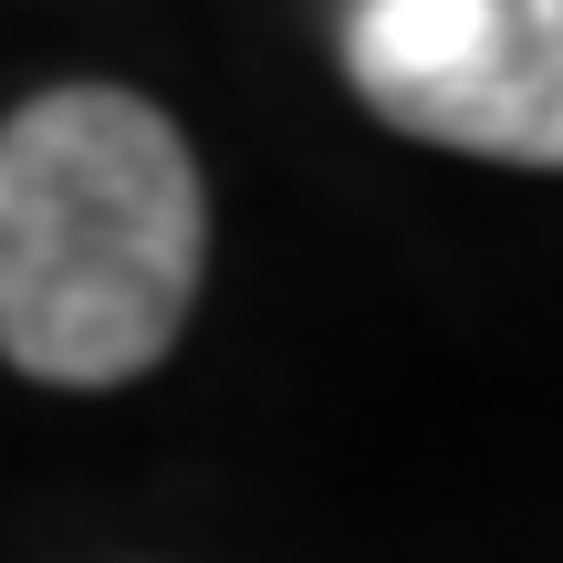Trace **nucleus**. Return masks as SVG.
Wrapping results in <instances>:
<instances>
[{
  "label": "nucleus",
  "instance_id": "obj_2",
  "mask_svg": "<svg viewBox=\"0 0 563 563\" xmlns=\"http://www.w3.org/2000/svg\"><path fill=\"white\" fill-rule=\"evenodd\" d=\"M334 42L376 125L490 167H563V0H355Z\"/></svg>",
  "mask_w": 563,
  "mask_h": 563
},
{
  "label": "nucleus",
  "instance_id": "obj_1",
  "mask_svg": "<svg viewBox=\"0 0 563 563\" xmlns=\"http://www.w3.org/2000/svg\"><path fill=\"white\" fill-rule=\"evenodd\" d=\"M209 262L188 136L125 84H53L0 125V365L32 386H136Z\"/></svg>",
  "mask_w": 563,
  "mask_h": 563
}]
</instances>
